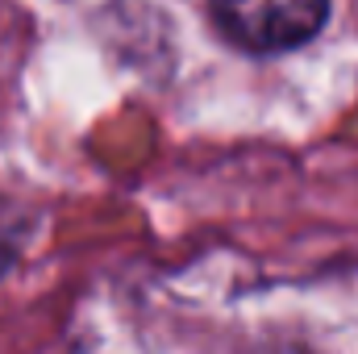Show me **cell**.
Segmentation results:
<instances>
[{"mask_svg": "<svg viewBox=\"0 0 358 354\" xmlns=\"http://www.w3.org/2000/svg\"><path fill=\"white\" fill-rule=\"evenodd\" d=\"M217 29L255 55L313 42L329 17V0H208Z\"/></svg>", "mask_w": 358, "mask_h": 354, "instance_id": "cell-1", "label": "cell"}, {"mask_svg": "<svg viewBox=\"0 0 358 354\" xmlns=\"http://www.w3.org/2000/svg\"><path fill=\"white\" fill-rule=\"evenodd\" d=\"M4 271H8V246L0 242V275H4Z\"/></svg>", "mask_w": 358, "mask_h": 354, "instance_id": "cell-2", "label": "cell"}]
</instances>
